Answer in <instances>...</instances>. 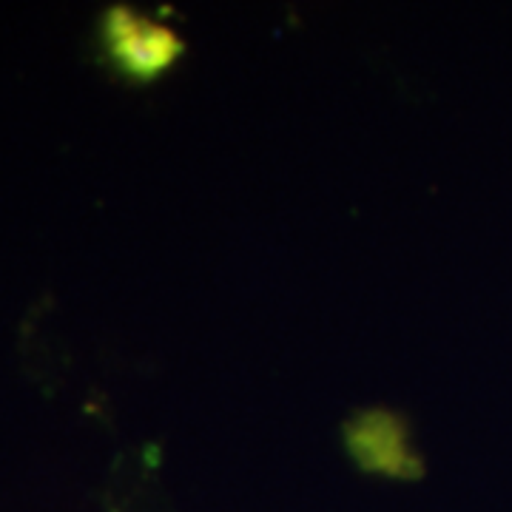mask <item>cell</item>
<instances>
[{"instance_id": "obj_1", "label": "cell", "mask_w": 512, "mask_h": 512, "mask_svg": "<svg viewBox=\"0 0 512 512\" xmlns=\"http://www.w3.org/2000/svg\"><path fill=\"white\" fill-rule=\"evenodd\" d=\"M103 37L114 63L137 80H151L165 72L185 49L183 40L163 23H154L126 6H114L106 12Z\"/></svg>"}]
</instances>
